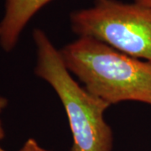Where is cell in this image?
Here are the masks:
<instances>
[{"instance_id":"obj_7","label":"cell","mask_w":151,"mask_h":151,"mask_svg":"<svg viewBox=\"0 0 151 151\" xmlns=\"http://www.w3.org/2000/svg\"><path fill=\"white\" fill-rule=\"evenodd\" d=\"M134 1L136 2V3L140 4L151 8V0H134Z\"/></svg>"},{"instance_id":"obj_2","label":"cell","mask_w":151,"mask_h":151,"mask_svg":"<svg viewBox=\"0 0 151 151\" xmlns=\"http://www.w3.org/2000/svg\"><path fill=\"white\" fill-rule=\"evenodd\" d=\"M33 39L37 51L35 74L52 86L64 106L73 139L70 151H112L113 132L104 119L111 105L75 81L43 30L34 29Z\"/></svg>"},{"instance_id":"obj_6","label":"cell","mask_w":151,"mask_h":151,"mask_svg":"<svg viewBox=\"0 0 151 151\" xmlns=\"http://www.w3.org/2000/svg\"><path fill=\"white\" fill-rule=\"evenodd\" d=\"M8 103H9L8 99L6 97L0 95V115H1V113H3V111L7 108ZM4 135H5V133H4V128H3V124H2V121H1V119H0V141L4 138Z\"/></svg>"},{"instance_id":"obj_5","label":"cell","mask_w":151,"mask_h":151,"mask_svg":"<svg viewBox=\"0 0 151 151\" xmlns=\"http://www.w3.org/2000/svg\"><path fill=\"white\" fill-rule=\"evenodd\" d=\"M19 151H48L43 149L34 139H29Z\"/></svg>"},{"instance_id":"obj_1","label":"cell","mask_w":151,"mask_h":151,"mask_svg":"<svg viewBox=\"0 0 151 151\" xmlns=\"http://www.w3.org/2000/svg\"><path fill=\"white\" fill-rule=\"evenodd\" d=\"M60 51L70 73L110 105L125 101L151 105L150 61L88 36H80Z\"/></svg>"},{"instance_id":"obj_8","label":"cell","mask_w":151,"mask_h":151,"mask_svg":"<svg viewBox=\"0 0 151 151\" xmlns=\"http://www.w3.org/2000/svg\"><path fill=\"white\" fill-rule=\"evenodd\" d=\"M0 151H6V150H4L3 148H1V147H0Z\"/></svg>"},{"instance_id":"obj_4","label":"cell","mask_w":151,"mask_h":151,"mask_svg":"<svg viewBox=\"0 0 151 151\" xmlns=\"http://www.w3.org/2000/svg\"><path fill=\"white\" fill-rule=\"evenodd\" d=\"M52 0H5L0 22V45L9 52L16 46L24 29L33 17Z\"/></svg>"},{"instance_id":"obj_3","label":"cell","mask_w":151,"mask_h":151,"mask_svg":"<svg viewBox=\"0 0 151 151\" xmlns=\"http://www.w3.org/2000/svg\"><path fill=\"white\" fill-rule=\"evenodd\" d=\"M72 30L119 51L151 62V8L139 3L95 0L94 5L72 12Z\"/></svg>"}]
</instances>
